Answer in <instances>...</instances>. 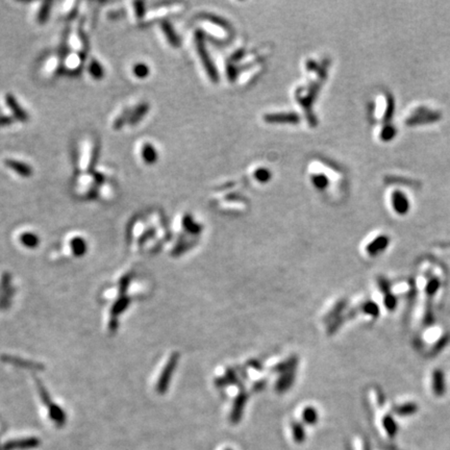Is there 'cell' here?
Wrapping results in <instances>:
<instances>
[{
	"mask_svg": "<svg viewBox=\"0 0 450 450\" xmlns=\"http://www.w3.org/2000/svg\"><path fill=\"white\" fill-rule=\"evenodd\" d=\"M96 158H97V146L93 141H88L84 146L82 158H80V169L85 174L90 173L93 170Z\"/></svg>",
	"mask_w": 450,
	"mask_h": 450,
	"instance_id": "cell-1",
	"label": "cell"
},
{
	"mask_svg": "<svg viewBox=\"0 0 450 450\" xmlns=\"http://www.w3.org/2000/svg\"><path fill=\"white\" fill-rule=\"evenodd\" d=\"M4 164L7 168H10L11 170L18 173L20 176H22V178H29V176L33 174L32 168L29 167L27 164L22 163V162L20 161L7 159L5 160Z\"/></svg>",
	"mask_w": 450,
	"mask_h": 450,
	"instance_id": "cell-2",
	"label": "cell"
},
{
	"mask_svg": "<svg viewBox=\"0 0 450 450\" xmlns=\"http://www.w3.org/2000/svg\"><path fill=\"white\" fill-rule=\"evenodd\" d=\"M5 103H6V106L10 108L11 112L13 113V115L15 116L16 119L20 121H26L28 119L26 112H24V110L22 109V108L20 107V105L17 102V100L15 99V97L12 94L5 95Z\"/></svg>",
	"mask_w": 450,
	"mask_h": 450,
	"instance_id": "cell-3",
	"label": "cell"
},
{
	"mask_svg": "<svg viewBox=\"0 0 450 450\" xmlns=\"http://www.w3.org/2000/svg\"><path fill=\"white\" fill-rule=\"evenodd\" d=\"M432 388L433 393L441 396L444 394L445 391V380H444V374L441 371H434L432 375Z\"/></svg>",
	"mask_w": 450,
	"mask_h": 450,
	"instance_id": "cell-4",
	"label": "cell"
},
{
	"mask_svg": "<svg viewBox=\"0 0 450 450\" xmlns=\"http://www.w3.org/2000/svg\"><path fill=\"white\" fill-rule=\"evenodd\" d=\"M83 62V55L78 54H70L65 60V68L72 73H75L82 68Z\"/></svg>",
	"mask_w": 450,
	"mask_h": 450,
	"instance_id": "cell-5",
	"label": "cell"
},
{
	"mask_svg": "<svg viewBox=\"0 0 450 450\" xmlns=\"http://www.w3.org/2000/svg\"><path fill=\"white\" fill-rule=\"evenodd\" d=\"M141 157L146 164H153L158 161V152L151 144L145 143L141 149Z\"/></svg>",
	"mask_w": 450,
	"mask_h": 450,
	"instance_id": "cell-6",
	"label": "cell"
},
{
	"mask_svg": "<svg viewBox=\"0 0 450 450\" xmlns=\"http://www.w3.org/2000/svg\"><path fill=\"white\" fill-rule=\"evenodd\" d=\"M19 241L22 245L27 248H35L39 244V237L36 234L25 232L20 234Z\"/></svg>",
	"mask_w": 450,
	"mask_h": 450,
	"instance_id": "cell-7",
	"label": "cell"
},
{
	"mask_svg": "<svg viewBox=\"0 0 450 450\" xmlns=\"http://www.w3.org/2000/svg\"><path fill=\"white\" fill-rule=\"evenodd\" d=\"M148 108H149L148 105H146V103L138 106L134 110H132V113L129 116V119H128L129 124H136L140 120H142L143 117L147 114V112H148Z\"/></svg>",
	"mask_w": 450,
	"mask_h": 450,
	"instance_id": "cell-8",
	"label": "cell"
},
{
	"mask_svg": "<svg viewBox=\"0 0 450 450\" xmlns=\"http://www.w3.org/2000/svg\"><path fill=\"white\" fill-rule=\"evenodd\" d=\"M88 70H89L91 76L95 79H101L103 75H105V70H103L101 64H99L96 60L91 61V63L89 64V67H88Z\"/></svg>",
	"mask_w": 450,
	"mask_h": 450,
	"instance_id": "cell-9",
	"label": "cell"
},
{
	"mask_svg": "<svg viewBox=\"0 0 450 450\" xmlns=\"http://www.w3.org/2000/svg\"><path fill=\"white\" fill-rule=\"evenodd\" d=\"M149 72L150 69L148 68V66L144 63H138L132 67V73L138 78H146L149 75Z\"/></svg>",
	"mask_w": 450,
	"mask_h": 450,
	"instance_id": "cell-10",
	"label": "cell"
},
{
	"mask_svg": "<svg viewBox=\"0 0 450 450\" xmlns=\"http://www.w3.org/2000/svg\"><path fill=\"white\" fill-rule=\"evenodd\" d=\"M162 28H163V32L165 33V36H167V39L169 40V43L172 44L173 46H178L180 44V41L178 39V36H176V35L174 34L171 25L169 23H166V22H164L163 25H162Z\"/></svg>",
	"mask_w": 450,
	"mask_h": 450,
	"instance_id": "cell-11",
	"label": "cell"
},
{
	"mask_svg": "<svg viewBox=\"0 0 450 450\" xmlns=\"http://www.w3.org/2000/svg\"><path fill=\"white\" fill-rule=\"evenodd\" d=\"M417 407H416V404L414 403H405L403 405H401V407H398L395 412H396V414L398 415H402V416H407V415H412V414H414V413L417 412Z\"/></svg>",
	"mask_w": 450,
	"mask_h": 450,
	"instance_id": "cell-12",
	"label": "cell"
},
{
	"mask_svg": "<svg viewBox=\"0 0 450 450\" xmlns=\"http://www.w3.org/2000/svg\"><path fill=\"white\" fill-rule=\"evenodd\" d=\"M50 6H51V3L49 2H44L41 5V9L38 13V21L40 22V23H44V22L47 21L49 17V13H50Z\"/></svg>",
	"mask_w": 450,
	"mask_h": 450,
	"instance_id": "cell-13",
	"label": "cell"
},
{
	"mask_svg": "<svg viewBox=\"0 0 450 450\" xmlns=\"http://www.w3.org/2000/svg\"><path fill=\"white\" fill-rule=\"evenodd\" d=\"M129 116H130V114H129L128 112H125V110H124L123 113H121V114H120L119 116H118V117L116 118V119H115V121H114V123H113L114 128H115V129H119V128H121V127L123 126V124L125 123V121L129 119Z\"/></svg>",
	"mask_w": 450,
	"mask_h": 450,
	"instance_id": "cell-14",
	"label": "cell"
},
{
	"mask_svg": "<svg viewBox=\"0 0 450 450\" xmlns=\"http://www.w3.org/2000/svg\"><path fill=\"white\" fill-rule=\"evenodd\" d=\"M46 68L50 74H54V73H57L58 69H60V62H58L56 57L50 58L46 65Z\"/></svg>",
	"mask_w": 450,
	"mask_h": 450,
	"instance_id": "cell-15",
	"label": "cell"
},
{
	"mask_svg": "<svg viewBox=\"0 0 450 450\" xmlns=\"http://www.w3.org/2000/svg\"><path fill=\"white\" fill-rule=\"evenodd\" d=\"M304 416H305L306 421H307L309 423L314 422L316 420V412H315L314 408H306V411H305Z\"/></svg>",
	"mask_w": 450,
	"mask_h": 450,
	"instance_id": "cell-16",
	"label": "cell"
},
{
	"mask_svg": "<svg viewBox=\"0 0 450 450\" xmlns=\"http://www.w3.org/2000/svg\"><path fill=\"white\" fill-rule=\"evenodd\" d=\"M134 6H135V12H136V16L137 18L139 19H142L144 18V3L142 2H135L134 3Z\"/></svg>",
	"mask_w": 450,
	"mask_h": 450,
	"instance_id": "cell-17",
	"label": "cell"
},
{
	"mask_svg": "<svg viewBox=\"0 0 450 450\" xmlns=\"http://www.w3.org/2000/svg\"><path fill=\"white\" fill-rule=\"evenodd\" d=\"M13 118L9 116H0V126H5L13 122Z\"/></svg>",
	"mask_w": 450,
	"mask_h": 450,
	"instance_id": "cell-18",
	"label": "cell"
}]
</instances>
